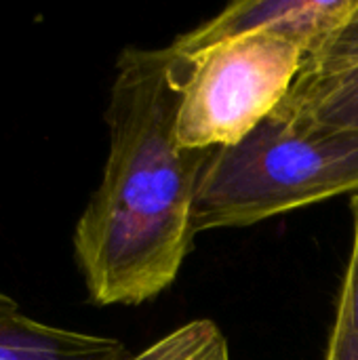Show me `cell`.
Masks as SVG:
<instances>
[{"mask_svg": "<svg viewBox=\"0 0 358 360\" xmlns=\"http://www.w3.org/2000/svg\"><path fill=\"white\" fill-rule=\"evenodd\" d=\"M127 350L118 340L36 321L0 289V360H122Z\"/></svg>", "mask_w": 358, "mask_h": 360, "instance_id": "6", "label": "cell"}, {"mask_svg": "<svg viewBox=\"0 0 358 360\" xmlns=\"http://www.w3.org/2000/svg\"><path fill=\"white\" fill-rule=\"evenodd\" d=\"M350 209H352V247H350V257H348L338 306L348 314L358 338V194L352 196Z\"/></svg>", "mask_w": 358, "mask_h": 360, "instance_id": "7", "label": "cell"}, {"mask_svg": "<svg viewBox=\"0 0 358 360\" xmlns=\"http://www.w3.org/2000/svg\"><path fill=\"white\" fill-rule=\"evenodd\" d=\"M357 0H241L228 4L213 19L181 34L169 49L190 59L219 42L255 32L287 36L312 51L346 15Z\"/></svg>", "mask_w": 358, "mask_h": 360, "instance_id": "5", "label": "cell"}, {"mask_svg": "<svg viewBox=\"0 0 358 360\" xmlns=\"http://www.w3.org/2000/svg\"><path fill=\"white\" fill-rule=\"evenodd\" d=\"M348 192L358 194V133H302L270 114L243 141L211 150L192 232L253 226Z\"/></svg>", "mask_w": 358, "mask_h": 360, "instance_id": "2", "label": "cell"}, {"mask_svg": "<svg viewBox=\"0 0 358 360\" xmlns=\"http://www.w3.org/2000/svg\"><path fill=\"white\" fill-rule=\"evenodd\" d=\"M327 360H358V338L348 314L338 306L327 346Z\"/></svg>", "mask_w": 358, "mask_h": 360, "instance_id": "8", "label": "cell"}, {"mask_svg": "<svg viewBox=\"0 0 358 360\" xmlns=\"http://www.w3.org/2000/svg\"><path fill=\"white\" fill-rule=\"evenodd\" d=\"M302 133H358V0L312 51L272 112Z\"/></svg>", "mask_w": 358, "mask_h": 360, "instance_id": "4", "label": "cell"}, {"mask_svg": "<svg viewBox=\"0 0 358 360\" xmlns=\"http://www.w3.org/2000/svg\"><path fill=\"white\" fill-rule=\"evenodd\" d=\"M173 53V51H171ZM306 46L272 32L219 42L181 65L175 139L186 150H217L243 141L287 97Z\"/></svg>", "mask_w": 358, "mask_h": 360, "instance_id": "3", "label": "cell"}, {"mask_svg": "<svg viewBox=\"0 0 358 360\" xmlns=\"http://www.w3.org/2000/svg\"><path fill=\"white\" fill-rule=\"evenodd\" d=\"M181 65L171 49H124L106 110L108 158L74 228L97 306H137L171 287L192 249V205L211 150L177 146Z\"/></svg>", "mask_w": 358, "mask_h": 360, "instance_id": "1", "label": "cell"}]
</instances>
